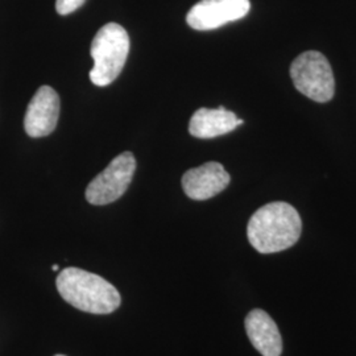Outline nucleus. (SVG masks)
I'll return each instance as SVG.
<instances>
[{
  "label": "nucleus",
  "instance_id": "f257e3e1",
  "mask_svg": "<svg viewBox=\"0 0 356 356\" xmlns=\"http://www.w3.org/2000/svg\"><path fill=\"white\" fill-rule=\"evenodd\" d=\"M301 232V216L286 202H272L260 207L247 226L251 245L257 252L266 254L291 248L298 242Z\"/></svg>",
  "mask_w": 356,
  "mask_h": 356
},
{
  "label": "nucleus",
  "instance_id": "f03ea898",
  "mask_svg": "<svg viewBox=\"0 0 356 356\" xmlns=\"http://www.w3.org/2000/svg\"><path fill=\"white\" fill-rule=\"evenodd\" d=\"M67 304L90 314H110L122 302L118 289L101 276L79 268H65L56 281Z\"/></svg>",
  "mask_w": 356,
  "mask_h": 356
},
{
  "label": "nucleus",
  "instance_id": "7ed1b4c3",
  "mask_svg": "<svg viewBox=\"0 0 356 356\" xmlns=\"http://www.w3.org/2000/svg\"><path fill=\"white\" fill-rule=\"evenodd\" d=\"M94 66L90 79L95 86H108L122 73L129 53L127 31L116 23L103 26L91 44Z\"/></svg>",
  "mask_w": 356,
  "mask_h": 356
},
{
  "label": "nucleus",
  "instance_id": "20e7f679",
  "mask_svg": "<svg viewBox=\"0 0 356 356\" xmlns=\"http://www.w3.org/2000/svg\"><path fill=\"white\" fill-rule=\"evenodd\" d=\"M296 89L312 101L326 103L334 98L335 78L329 60L317 51L301 53L291 66Z\"/></svg>",
  "mask_w": 356,
  "mask_h": 356
},
{
  "label": "nucleus",
  "instance_id": "39448f33",
  "mask_svg": "<svg viewBox=\"0 0 356 356\" xmlns=\"http://www.w3.org/2000/svg\"><path fill=\"white\" fill-rule=\"evenodd\" d=\"M136 170V160L131 152L120 153L108 166L94 178L86 189L88 202L95 206L119 200L129 186Z\"/></svg>",
  "mask_w": 356,
  "mask_h": 356
},
{
  "label": "nucleus",
  "instance_id": "423d86ee",
  "mask_svg": "<svg viewBox=\"0 0 356 356\" xmlns=\"http://www.w3.org/2000/svg\"><path fill=\"white\" fill-rule=\"evenodd\" d=\"M250 10V0H201L191 7L186 22L195 31H211L241 20Z\"/></svg>",
  "mask_w": 356,
  "mask_h": 356
},
{
  "label": "nucleus",
  "instance_id": "0eeeda50",
  "mask_svg": "<svg viewBox=\"0 0 356 356\" xmlns=\"http://www.w3.org/2000/svg\"><path fill=\"white\" fill-rule=\"evenodd\" d=\"M60 116V98L51 86H41L28 104L24 128L31 138L48 136L54 131Z\"/></svg>",
  "mask_w": 356,
  "mask_h": 356
},
{
  "label": "nucleus",
  "instance_id": "6e6552de",
  "mask_svg": "<svg viewBox=\"0 0 356 356\" xmlns=\"http://www.w3.org/2000/svg\"><path fill=\"white\" fill-rule=\"evenodd\" d=\"M229 181L231 177L223 165L210 161L185 172L182 176V189L191 200L206 201L225 191Z\"/></svg>",
  "mask_w": 356,
  "mask_h": 356
},
{
  "label": "nucleus",
  "instance_id": "1a4fd4ad",
  "mask_svg": "<svg viewBox=\"0 0 356 356\" xmlns=\"http://www.w3.org/2000/svg\"><path fill=\"white\" fill-rule=\"evenodd\" d=\"M248 339L263 356H280L282 338L276 322L261 309L250 312L244 321Z\"/></svg>",
  "mask_w": 356,
  "mask_h": 356
},
{
  "label": "nucleus",
  "instance_id": "9d476101",
  "mask_svg": "<svg viewBox=\"0 0 356 356\" xmlns=\"http://www.w3.org/2000/svg\"><path fill=\"white\" fill-rule=\"evenodd\" d=\"M242 124V119H238L236 115L223 106L218 108L202 107L191 116L189 132L198 139H213L226 135Z\"/></svg>",
  "mask_w": 356,
  "mask_h": 356
},
{
  "label": "nucleus",
  "instance_id": "9b49d317",
  "mask_svg": "<svg viewBox=\"0 0 356 356\" xmlns=\"http://www.w3.org/2000/svg\"><path fill=\"white\" fill-rule=\"evenodd\" d=\"M86 0H57L56 10L60 15H69L76 11Z\"/></svg>",
  "mask_w": 356,
  "mask_h": 356
},
{
  "label": "nucleus",
  "instance_id": "f8f14e48",
  "mask_svg": "<svg viewBox=\"0 0 356 356\" xmlns=\"http://www.w3.org/2000/svg\"><path fill=\"white\" fill-rule=\"evenodd\" d=\"M51 269H53V270H60V267H58L57 264H54V266H51Z\"/></svg>",
  "mask_w": 356,
  "mask_h": 356
},
{
  "label": "nucleus",
  "instance_id": "ddd939ff",
  "mask_svg": "<svg viewBox=\"0 0 356 356\" xmlns=\"http://www.w3.org/2000/svg\"><path fill=\"white\" fill-rule=\"evenodd\" d=\"M56 356H65V355H56Z\"/></svg>",
  "mask_w": 356,
  "mask_h": 356
}]
</instances>
